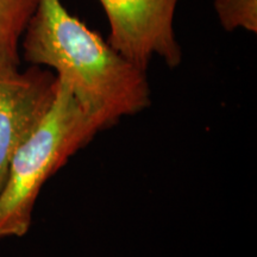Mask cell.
Here are the masks:
<instances>
[{
    "label": "cell",
    "instance_id": "obj_1",
    "mask_svg": "<svg viewBox=\"0 0 257 257\" xmlns=\"http://www.w3.org/2000/svg\"><path fill=\"white\" fill-rule=\"evenodd\" d=\"M21 55L53 70L102 128L152 104L146 70L70 14L62 0H41L22 38Z\"/></svg>",
    "mask_w": 257,
    "mask_h": 257
},
{
    "label": "cell",
    "instance_id": "obj_2",
    "mask_svg": "<svg viewBox=\"0 0 257 257\" xmlns=\"http://www.w3.org/2000/svg\"><path fill=\"white\" fill-rule=\"evenodd\" d=\"M101 130L100 123L57 80L53 104L19 147L0 193V240L29 232L44 184Z\"/></svg>",
    "mask_w": 257,
    "mask_h": 257
},
{
    "label": "cell",
    "instance_id": "obj_3",
    "mask_svg": "<svg viewBox=\"0 0 257 257\" xmlns=\"http://www.w3.org/2000/svg\"><path fill=\"white\" fill-rule=\"evenodd\" d=\"M108 23L107 42L138 68L148 70L154 57L169 68L182 61L175 31L181 0H98Z\"/></svg>",
    "mask_w": 257,
    "mask_h": 257
},
{
    "label": "cell",
    "instance_id": "obj_4",
    "mask_svg": "<svg viewBox=\"0 0 257 257\" xmlns=\"http://www.w3.org/2000/svg\"><path fill=\"white\" fill-rule=\"evenodd\" d=\"M56 89L55 74L41 67L0 74V193L16 153L46 115Z\"/></svg>",
    "mask_w": 257,
    "mask_h": 257
},
{
    "label": "cell",
    "instance_id": "obj_5",
    "mask_svg": "<svg viewBox=\"0 0 257 257\" xmlns=\"http://www.w3.org/2000/svg\"><path fill=\"white\" fill-rule=\"evenodd\" d=\"M41 0H0V74L19 69L21 43Z\"/></svg>",
    "mask_w": 257,
    "mask_h": 257
},
{
    "label": "cell",
    "instance_id": "obj_6",
    "mask_svg": "<svg viewBox=\"0 0 257 257\" xmlns=\"http://www.w3.org/2000/svg\"><path fill=\"white\" fill-rule=\"evenodd\" d=\"M213 8L225 31L257 32V0H213Z\"/></svg>",
    "mask_w": 257,
    "mask_h": 257
}]
</instances>
